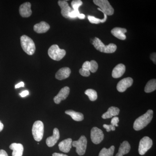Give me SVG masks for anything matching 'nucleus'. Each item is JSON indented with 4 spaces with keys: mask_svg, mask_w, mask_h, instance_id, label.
<instances>
[{
    "mask_svg": "<svg viewBox=\"0 0 156 156\" xmlns=\"http://www.w3.org/2000/svg\"><path fill=\"white\" fill-rule=\"evenodd\" d=\"M151 59L153 60L154 63H156V53H153L151 55Z\"/></svg>",
    "mask_w": 156,
    "mask_h": 156,
    "instance_id": "38",
    "label": "nucleus"
},
{
    "mask_svg": "<svg viewBox=\"0 0 156 156\" xmlns=\"http://www.w3.org/2000/svg\"><path fill=\"white\" fill-rule=\"evenodd\" d=\"M126 71V66L123 64L117 65L112 72V76L114 78H119L123 76Z\"/></svg>",
    "mask_w": 156,
    "mask_h": 156,
    "instance_id": "19",
    "label": "nucleus"
},
{
    "mask_svg": "<svg viewBox=\"0 0 156 156\" xmlns=\"http://www.w3.org/2000/svg\"><path fill=\"white\" fill-rule=\"evenodd\" d=\"M78 18H80V19H84L85 18V15L83 14H80L78 15Z\"/></svg>",
    "mask_w": 156,
    "mask_h": 156,
    "instance_id": "40",
    "label": "nucleus"
},
{
    "mask_svg": "<svg viewBox=\"0 0 156 156\" xmlns=\"http://www.w3.org/2000/svg\"><path fill=\"white\" fill-rule=\"evenodd\" d=\"M50 28L48 23L44 21H41L34 26V30L38 34L45 33Z\"/></svg>",
    "mask_w": 156,
    "mask_h": 156,
    "instance_id": "17",
    "label": "nucleus"
},
{
    "mask_svg": "<svg viewBox=\"0 0 156 156\" xmlns=\"http://www.w3.org/2000/svg\"><path fill=\"white\" fill-rule=\"evenodd\" d=\"M119 113L120 109L114 106L111 107L108 109L107 112L103 114L102 115V118L103 119H110L112 117L118 115Z\"/></svg>",
    "mask_w": 156,
    "mask_h": 156,
    "instance_id": "22",
    "label": "nucleus"
},
{
    "mask_svg": "<svg viewBox=\"0 0 156 156\" xmlns=\"http://www.w3.org/2000/svg\"><path fill=\"white\" fill-rule=\"evenodd\" d=\"M156 89V80L153 79L149 81L147 83L144 89V91L146 93L153 92Z\"/></svg>",
    "mask_w": 156,
    "mask_h": 156,
    "instance_id": "24",
    "label": "nucleus"
},
{
    "mask_svg": "<svg viewBox=\"0 0 156 156\" xmlns=\"http://www.w3.org/2000/svg\"><path fill=\"white\" fill-rule=\"evenodd\" d=\"M85 94L89 97L91 101H95L97 99L98 95L97 92L92 89H88L85 92Z\"/></svg>",
    "mask_w": 156,
    "mask_h": 156,
    "instance_id": "27",
    "label": "nucleus"
},
{
    "mask_svg": "<svg viewBox=\"0 0 156 156\" xmlns=\"http://www.w3.org/2000/svg\"><path fill=\"white\" fill-rule=\"evenodd\" d=\"M66 114L69 115L74 121L80 122L84 119V115L81 113L72 110H69L65 112Z\"/></svg>",
    "mask_w": 156,
    "mask_h": 156,
    "instance_id": "23",
    "label": "nucleus"
},
{
    "mask_svg": "<svg viewBox=\"0 0 156 156\" xmlns=\"http://www.w3.org/2000/svg\"><path fill=\"white\" fill-rule=\"evenodd\" d=\"M87 144V138L84 135H82L78 140L73 141L72 145L76 148V152L79 155L83 156L86 153Z\"/></svg>",
    "mask_w": 156,
    "mask_h": 156,
    "instance_id": "6",
    "label": "nucleus"
},
{
    "mask_svg": "<svg viewBox=\"0 0 156 156\" xmlns=\"http://www.w3.org/2000/svg\"><path fill=\"white\" fill-rule=\"evenodd\" d=\"M93 2L107 15L111 16L114 14V10L107 0H94Z\"/></svg>",
    "mask_w": 156,
    "mask_h": 156,
    "instance_id": "7",
    "label": "nucleus"
},
{
    "mask_svg": "<svg viewBox=\"0 0 156 156\" xmlns=\"http://www.w3.org/2000/svg\"><path fill=\"white\" fill-rule=\"evenodd\" d=\"M0 156H9L7 152L4 150H0Z\"/></svg>",
    "mask_w": 156,
    "mask_h": 156,
    "instance_id": "37",
    "label": "nucleus"
},
{
    "mask_svg": "<svg viewBox=\"0 0 156 156\" xmlns=\"http://www.w3.org/2000/svg\"><path fill=\"white\" fill-rule=\"evenodd\" d=\"M58 5L61 9V13L62 16L66 18H69V14L72 10L69 5L67 1H58Z\"/></svg>",
    "mask_w": 156,
    "mask_h": 156,
    "instance_id": "14",
    "label": "nucleus"
},
{
    "mask_svg": "<svg viewBox=\"0 0 156 156\" xmlns=\"http://www.w3.org/2000/svg\"><path fill=\"white\" fill-rule=\"evenodd\" d=\"M104 137L103 131L97 127H93L91 131V138L92 142L95 144H99Z\"/></svg>",
    "mask_w": 156,
    "mask_h": 156,
    "instance_id": "9",
    "label": "nucleus"
},
{
    "mask_svg": "<svg viewBox=\"0 0 156 156\" xmlns=\"http://www.w3.org/2000/svg\"><path fill=\"white\" fill-rule=\"evenodd\" d=\"M60 137L58 128H55L53 131V136L48 137L46 140V144L49 147H52L56 144Z\"/></svg>",
    "mask_w": 156,
    "mask_h": 156,
    "instance_id": "13",
    "label": "nucleus"
},
{
    "mask_svg": "<svg viewBox=\"0 0 156 156\" xmlns=\"http://www.w3.org/2000/svg\"><path fill=\"white\" fill-rule=\"evenodd\" d=\"M115 149V146H112L108 149L103 148L100 151L98 156H113Z\"/></svg>",
    "mask_w": 156,
    "mask_h": 156,
    "instance_id": "25",
    "label": "nucleus"
},
{
    "mask_svg": "<svg viewBox=\"0 0 156 156\" xmlns=\"http://www.w3.org/2000/svg\"><path fill=\"white\" fill-rule=\"evenodd\" d=\"M98 10L101 11L99 8H98ZM101 12L103 13L104 15V19H99L96 18L95 17H93V16H89H89H88V18L89 19V22L91 23H95V24H98V23H103L105 22L106 21L107 16L106 14L105 13H104L102 11H101Z\"/></svg>",
    "mask_w": 156,
    "mask_h": 156,
    "instance_id": "26",
    "label": "nucleus"
},
{
    "mask_svg": "<svg viewBox=\"0 0 156 156\" xmlns=\"http://www.w3.org/2000/svg\"><path fill=\"white\" fill-rule=\"evenodd\" d=\"M104 128L106 129V131L107 132H110L111 131H115V127L112 126L111 125H108L106 124H105L103 126Z\"/></svg>",
    "mask_w": 156,
    "mask_h": 156,
    "instance_id": "32",
    "label": "nucleus"
},
{
    "mask_svg": "<svg viewBox=\"0 0 156 156\" xmlns=\"http://www.w3.org/2000/svg\"><path fill=\"white\" fill-rule=\"evenodd\" d=\"M4 127V125L2 123V122L0 121V132L2 131Z\"/></svg>",
    "mask_w": 156,
    "mask_h": 156,
    "instance_id": "41",
    "label": "nucleus"
},
{
    "mask_svg": "<svg viewBox=\"0 0 156 156\" xmlns=\"http://www.w3.org/2000/svg\"><path fill=\"white\" fill-rule=\"evenodd\" d=\"M153 145L152 140L148 136H144L140 140L139 143L138 152L140 155L145 154Z\"/></svg>",
    "mask_w": 156,
    "mask_h": 156,
    "instance_id": "8",
    "label": "nucleus"
},
{
    "mask_svg": "<svg viewBox=\"0 0 156 156\" xmlns=\"http://www.w3.org/2000/svg\"><path fill=\"white\" fill-rule=\"evenodd\" d=\"M70 92V89L68 87H64L60 90L57 95L54 98V102L56 104H58L62 101L65 100L67 98Z\"/></svg>",
    "mask_w": 156,
    "mask_h": 156,
    "instance_id": "11",
    "label": "nucleus"
},
{
    "mask_svg": "<svg viewBox=\"0 0 156 156\" xmlns=\"http://www.w3.org/2000/svg\"><path fill=\"white\" fill-rule=\"evenodd\" d=\"M71 70L68 67L62 68L58 70L56 74V78L59 80L67 79L70 75Z\"/></svg>",
    "mask_w": 156,
    "mask_h": 156,
    "instance_id": "16",
    "label": "nucleus"
},
{
    "mask_svg": "<svg viewBox=\"0 0 156 156\" xmlns=\"http://www.w3.org/2000/svg\"><path fill=\"white\" fill-rule=\"evenodd\" d=\"M92 44L96 50L102 53H114L117 50L116 45L114 44H110L108 45H104L100 39L95 37L92 42Z\"/></svg>",
    "mask_w": 156,
    "mask_h": 156,
    "instance_id": "2",
    "label": "nucleus"
},
{
    "mask_svg": "<svg viewBox=\"0 0 156 156\" xmlns=\"http://www.w3.org/2000/svg\"><path fill=\"white\" fill-rule=\"evenodd\" d=\"M72 139L68 138L59 143L58 146L59 150L64 153L69 152L72 146Z\"/></svg>",
    "mask_w": 156,
    "mask_h": 156,
    "instance_id": "15",
    "label": "nucleus"
},
{
    "mask_svg": "<svg viewBox=\"0 0 156 156\" xmlns=\"http://www.w3.org/2000/svg\"><path fill=\"white\" fill-rule=\"evenodd\" d=\"M24 87V83L23 82H21L15 85V89H18V88H20V87Z\"/></svg>",
    "mask_w": 156,
    "mask_h": 156,
    "instance_id": "36",
    "label": "nucleus"
},
{
    "mask_svg": "<svg viewBox=\"0 0 156 156\" xmlns=\"http://www.w3.org/2000/svg\"><path fill=\"white\" fill-rule=\"evenodd\" d=\"M153 116V111L148 110L146 113L137 118L134 123L133 128L135 131L143 129L151 122Z\"/></svg>",
    "mask_w": 156,
    "mask_h": 156,
    "instance_id": "1",
    "label": "nucleus"
},
{
    "mask_svg": "<svg viewBox=\"0 0 156 156\" xmlns=\"http://www.w3.org/2000/svg\"><path fill=\"white\" fill-rule=\"evenodd\" d=\"M19 94L21 97H24L28 95L29 94V92L27 90H25V91H23L21 93H20Z\"/></svg>",
    "mask_w": 156,
    "mask_h": 156,
    "instance_id": "35",
    "label": "nucleus"
},
{
    "mask_svg": "<svg viewBox=\"0 0 156 156\" xmlns=\"http://www.w3.org/2000/svg\"><path fill=\"white\" fill-rule=\"evenodd\" d=\"M31 5L30 2H25L19 8V13L21 17H30L32 13L31 10Z\"/></svg>",
    "mask_w": 156,
    "mask_h": 156,
    "instance_id": "12",
    "label": "nucleus"
},
{
    "mask_svg": "<svg viewBox=\"0 0 156 156\" xmlns=\"http://www.w3.org/2000/svg\"><path fill=\"white\" fill-rule=\"evenodd\" d=\"M90 64L89 71H90L92 73L96 72L98 69V64L97 62L95 60H91L90 62Z\"/></svg>",
    "mask_w": 156,
    "mask_h": 156,
    "instance_id": "29",
    "label": "nucleus"
},
{
    "mask_svg": "<svg viewBox=\"0 0 156 156\" xmlns=\"http://www.w3.org/2000/svg\"><path fill=\"white\" fill-rule=\"evenodd\" d=\"M119 119L118 117H114L112 119L111 125L115 126V127H118L119 126H118V123H119Z\"/></svg>",
    "mask_w": 156,
    "mask_h": 156,
    "instance_id": "31",
    "label": "nucleus"
},
{
    "mask_svg": "<svg viewBox=\"0 0 156 156\" xmlns=\"http://www.w3.org/2000/svg\"><path fill=\"white\" fill-rule=\"evenodd\" d=\"M52 156H68L66 154H63L57 153H54L52 155Z\"/></svg>",
    "mask_w": 156,
    "mask_h": 156,
    "instance_id": "39",
    "label": "nucleus"
},
{
    "mask_svg": "<svg viewBox=\"0 0 156 156\" xmlns=\"http://www.w3.org/2000/svg\"><path fill=\"white\" fill-rule=\"evenodd\" d=\"M48 53L50 58L53 60L59 61L65 56L66 52L64 50L60 49L58 45L54 44L49 48Z\"/></svg>",
    "mask_w": 156,
    "mask_h": 156,
    "instance_id": "4",
    "label": "nucleus"
},
{
    "mask_svg": "<svg viewBox=\"0 0 156 156\" xmlns=\"http://www.w3.org/2000/svg\"><path fill=\"white\" fill-rule=\"evenodd\" d=\"M80 74L83 76L88 77L90 75V71H89L83 69V68H81L80 69Z\"/></svg>",
    "mask_w": 156,
    "mask_h": 156,
    "instance_id": "30",
    "label": "nucleus"
},
{
    "mask_svg": "<svg viewBox=\"0 0 156 156\" xmlns=\"http://www.w3.org/2000/svg\"><path fill=\"white\" fill-rule=\"evenodd\" d=\"M126 29L121 28V27H115L111 31V33L113 35L117 38L121 40H125L126 38L125 33L127 32Z\"/></svg>",
    "mask_w": 156,
    "mask_h": 156,
    "instance_id": "20",
    "label": "nucleus"
},
{
    "mask_svg": "<svg viewBox=\"0 0 156 156\" xmlns=\"http://www.w3.org/2000/svg\"><path fill=\"white\" fill-rule=\"evenodd\" d=\"M33 136L36 141H41L44 133V125L43 122L41 121H36L34 123L32 129Z\"/></svg>",
    "mask_w": 156,
    "mask_h": 156,
    "instance_id": "5",
    "label": "nucleus"
},
{
    "mask_svg": "<svg viewBox=\"0 0 156 156\" xmlns=\"http://www.w3.org/2000/svg\"><path fill=\"white\" fill-rule=\"evenodd\" d=\"M10 149L13 150L12 156H22L23 151V147L21 144H12L9 147Z\"/></svg>",
    "mask_w": 156,
    "mask_h": 156,
    "instance_id": "18",
    "label": "nucleus"
},
{
    "mask_svg": "<svg viewBox=\"0 0 156 156\" xmlns=\"http://www.w3.org/2000/svg\"><path fill=\"white\" fill-rule=\"evenodd\" d=\"M80 14L79 11H76L73 10V11H71V12H70L69 14V17H71V18H76V17H77L78 15Z\"/></svg>",
    "mask_w": 156,
    "mask_h": 156,
    "instance_id": "33",
    "label": "nucleus"
},
{
    "mask_svg": "<svg viewBox=\"0 0 156 156\" xmlns=\"http://www.w3.org/2000/svg\"><path fill=\"white\" fill-rule=\"evenodd\" d=\"M20 43L23 50L29 55H32L36 50L35 45L32 39L26 35L20 37Z\"/></svg>",
    "mask_w": 156,
    "mask_h": 156,
    "instance_id": "3",
    "label": "nucleus"
},
{
    "mask_svg": "<svg viewBox=\"0 0 156 156\" xmlns=\"http://www.w3.org/2000/svg\"><path fill=\"white\" fill-rule=\"evenodd\" d=\"M133 80L131 77L124 78L119 82L117 86V89L119 92H123L126 89L132 86Z\"/></svg>",
    "mask_w": 156,
    "mask_h": 156,
    "instance_id": "10",
    "label": "nucleus"
},
{
    "mask_svg": "<svg viewBox=\"0 0 156 156\" xmlns=\"http://www.w3.org/2000/svg\"><path fill=\"white\" fill-rule=\"evenodd\" d=\"M131 150V146L127 141L122 143L119 148V152L115 156H123L128 154Z\"/></svg>",
    "mask_w": 156,
    "mask_h": 156,
    "instance_id": "21",
    "label": "nucleus"
},
{
    "mask_svg": "<svg viewBox=\"0 0 156 156\" xmlns=\"http://www.w3.org/2000/svg\"><path fill=\"white\" fill-rule=\"evenodd\" d=\"M83 5V2L80 0H74L71 2V5L72 6L73 10L76 11H79V8L80 6Z\"/></svg>",
    "mask_w": 156,
    "mask_h": 156,
    "instance_id": "28",
    "label": "nucleus"
},
{
    "mask_svg": "<svg viewBox=\"0 0 156 156\" xmlns=\"http://www.w3.org/2000/svg\"><path fill=\"white\" fill-rule=\"evenodd\" d=\"M90 62L86 61L83 64L82 68L83 69L89 71L90 70Z\"/></svg>",
    "mask_w": 156,
    "mask_h": 156,
    "instance_id": "34",
    "label": "nucleus"
}]
</instances>
